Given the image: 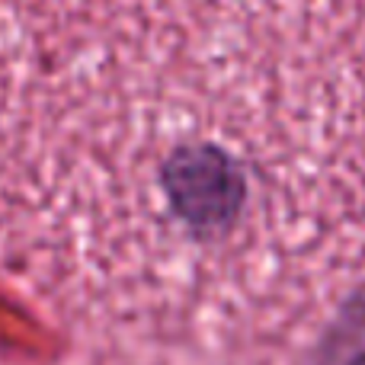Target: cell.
I'll list each match as a JSON object with an SVG mask.
<instances>
[{
	"mask_svg": "<svg viewBox=\"0 0 365 365\" xmlns=\"http://www.w3.org/2000/svg\"><path fill=\"white\" fill-rule=\"evenodd\" d=\"M308 365H365V302L330 324Z\"/></svg>",
	"mask_w": 365,
	"mask_h": 365,
	"instance_id": "6da1fadb",
	"label": "cell"
}]
</instances>
